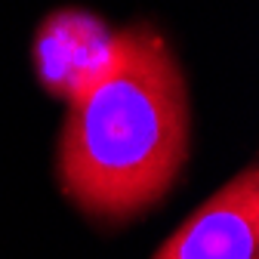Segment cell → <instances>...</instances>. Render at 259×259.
I'll return each instance as SVG.
<instances>
[{"label": "cell", "instance_id": "2", "mask_svg": "<svg viewBox=\"0 0 259 259\" xmlns=\"http://www.w3.org/2000/svg\"><path fill=\"white\" fill-rule=\"evenodd\" d=\"M154 259H259L256 164L207 198L160 244Z\"/></svg>", "mask_w": 259, "mask_h": 259}, {"label": "cell", "instance_id": "3", "mask_svg": "<svg viewBox=\"0 0 259 259\" xmlns=\"http://www.w3.org/2000/svg\"><path fill=\"white\" fill-rule=\"evenodd\" d=\"M120 31L83 10L53 13L34 37V71L40 87L56 99L74 102L96 83L117 56Z\"/></svg>", "mask_w": 259, "mask_h": 259}, {"label": "cell", "instance_id": "1", "mask_svg": "<svg viewBox=\"0 0 259 259\" xmlns=\"http://www.w3.org/2000/svg\"><path fill=\"white\" fill-rule=\"evenodd\" d=\"M68 105L56 170L83 213L130 219L173 188L188 154V99L154 31H120L108 71Z\"/></svg>", "mask_w": 259, "mask_h": 259}]
</instances>
